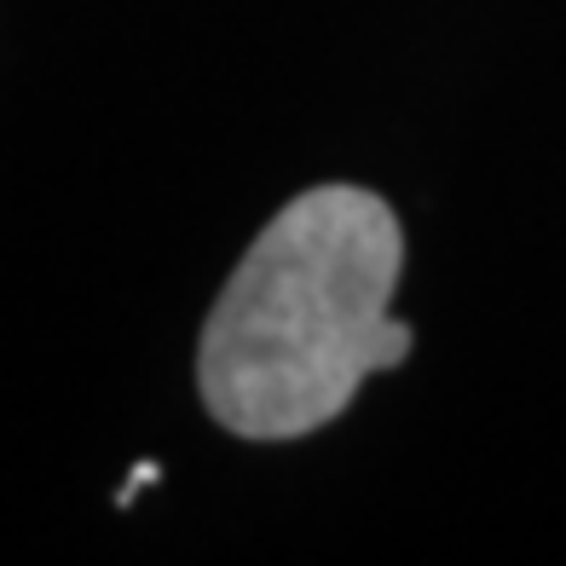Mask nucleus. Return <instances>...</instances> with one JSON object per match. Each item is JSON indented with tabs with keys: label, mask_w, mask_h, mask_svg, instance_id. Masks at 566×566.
<instances>
[{
	"label": "nucleus",
	"mask_w": 566,
	"mask_h": 566,
	"mask_svg": "<svg viewBox=\"0 0 566 566\" xmlns=\"http://www.w3.org/2000/svg\"><path fill=\"white\" fill-rule=\"evenodd\" d=\"M399 266L405 238L376 191L318 186L277 209L202 324L197 381L214 422L243 440L336 422L381 370Z\"/></svg>",
	"instance_id": "1"
}]
</instances>
